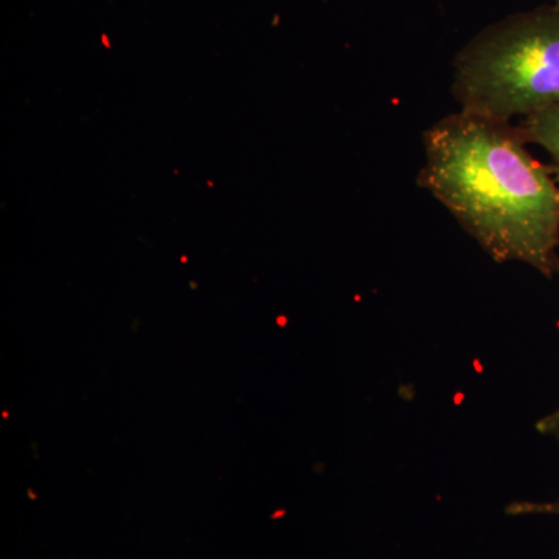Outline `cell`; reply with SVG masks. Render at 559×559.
<instances>
[{"instance_id": "obj_1", "label": "cell", "mask_w": 559, "mask_h": 559, "mask_svg": "<svg viewBox=\"0 0 559 559\" xmlns=\"http://www.w3.org/2000/svg\"><path fill=\"white\" fill-rule=\"evenodd\" d=\"M417 183L496 263L559 275V183L513 121L451 114L423 134Z\"/></svg>"}, {"instance_id": "obj_2", "label": "cell", "mask_w": 559, "mask_h": 559, "mask_svg": "<svg viewBox=\"0 0 559 559\" xmlns=\"http://www.w3.org/2000/svg\"><path fill=\"white\" fill-rule=\"evenodd\" d=\"M452 95L460 110L513 121L559 105V9L510 14L455 55Z\"/></svg>"}, {"instance_id": "obj_3", "label": "cell", "mask_w": 559, "mask_h": 559, "mask_svg": "<svg viewBox=\"0 0 559 559\" xmlns=\"http://www.w3.org/2000/svg\"><path fill=\"white\" fill-rule=\"evenodd\" d=\"M518 127L528 145H539L549 153L550 167L559 183V105L525 117Z\"/></svg>"}, {"instance_id": "obj_4", "label": "cell", "mask_w": 559, "mask_h": 559, "mask_svg": "<svg viewBox=\"0 0 559 559\" xmlns=\"http://www.w3.org/2000/svg\"><path fill=\"white\" fill-rule=\"evenodd\" d=\"M507 514L510 516H533V514H544V516H559V500L557 502H513L507 507Z\"/></svg>"}, {"instance_id": "obj_5", "label": "cell", "mask_w": 559, "mask_h": 559, "mask_svg": "<svg viewBox=\"0 0 559 559\" xmlns=\"http://www.w3.org/2000/svg\"><path fill=\"white\" fill-rule=\"evenodd\" d=\"M536 430L540 436L554 440L559 447V406L536 423Z\"/></svg>"}, {"instance_id": "obj_6", "label": "cell", "mask_w": 559, "mask_h": 559, "mask_svg": "<svg viewBox=\"0 0 559 559\" xmlns=\"http://www.w3.org/2000/svg\"><path fill=\"white\" fill-rule=\"evenodd\" d=\"M554 5H557L559 9V0H555Z\"/></svg>"}]
</instances>
